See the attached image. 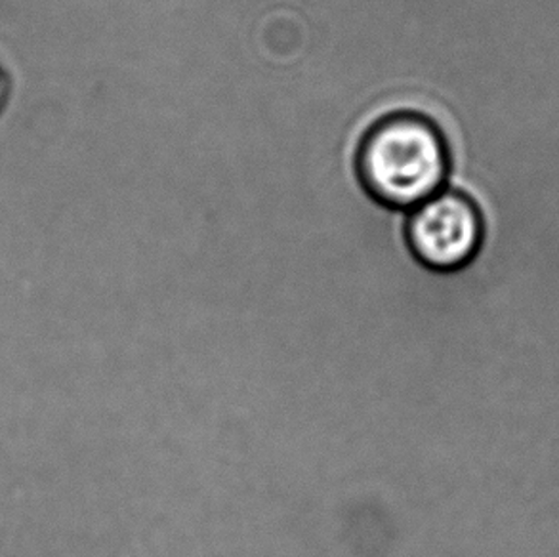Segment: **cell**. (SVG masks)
I'll return each mask as SVG.
<instances>
[{
	"mask_svg": "<svg viewBox=\"0 0 559 557\" xmlns=\"http://www.w3.org/2000/svg\"><path fill=\"white\" fill-rule=\"evenodd\" d=\"M356 178L388 211H413L445 189L453 157L443 130L416 111H388L356 147Z\"/></svg>",
	"mask_w": 559,
	"mask_h": 557,
	"instance_id": "obj_1",
	"label": "cell"
},
{
	"mask_svg": "<svg viewBox=\"0 0 559 557\" xmlns=\"http://www.w3.org/2000/svg\"><path fill=\"white\" fill-rule=\"evenodd\" d=\"M403 235L408 252L423 268L438 273L459 272L481 252L484 212L466 191L441 189L408 212Z\"/></svg>",
	"mask_w": 559,
	"mask_h": 557,
	"instance_id": "obj_2",
	"label": "cell"
},
{
	"mask_svg": "<svg viewBox=\"0 0 559 557\" xmlns=\"http://www.w3.org/2000/svg\"><path fill=\"white\" fill-rule=\"evenodd\" d=\"M8 91H10V81H8L7 71L0 68V114L7 106Z\"/></svg>",
	"mask_w": 559,
	"mask_h": 557,
	"instance_id": "obj_3",
	"label": "cell"
}]
</instances>
